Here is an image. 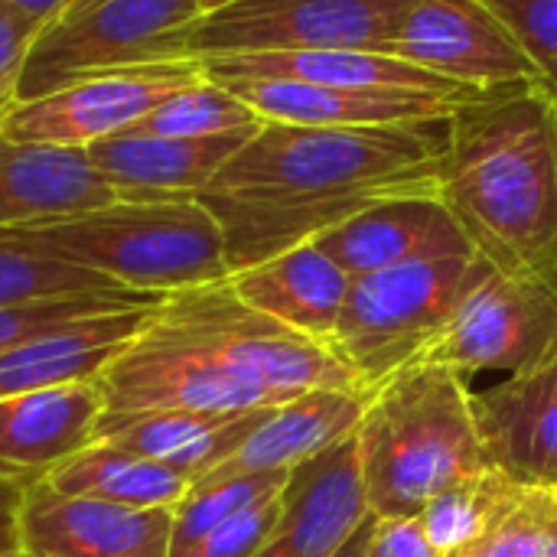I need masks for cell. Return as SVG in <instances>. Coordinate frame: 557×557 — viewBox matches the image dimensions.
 Masks as SVG:
<instances>
[{
  "label": "cell",
  "mask_w": 557,
  "mask_h": 557,
  "mask_svg": "<svg viewBox=\"0 0 557 557\" xmlns=\"http://www.w3.org/2000/svg\"><path fill=\"white\" fill-rule=\"evenodd\" d=\"M444 147L447 121L385 127L264 121L196 199L215 215L235 274L379 202L441 196Z\"/></svg>",
  "instance_id": "cell-1"
},
{
  "label": "cell",
  "mask_w": 557,
  "mask_h": 557,
  "mask_svg": "<svg viewBox=\"0 0 557 557\" xmlns=\"http://www.w3.org/2000/svg\"><path fill=\"white\" fill-rule=\"evenodd\" d=\"M441 199L496 271L557 284V98L545 82L490 88L447 117Z\"/></svg>",
  "instance_id": "cell-2"
},
{
  "label": "cell",
  "mask_w": 557,
  "mask_h": 557,
  "mask_svg": "<svg viewBox=\"0 0 557 557\" xmlns=\"http://www.w3.org/2000/svg\"><path fill=\"white\" fill-rule=\"evenodd\" d=\"M372 516H421L444 490L490 470L463 375L408 362L369 392L356 431Z\"/></svg>",
  "instance_id": "cell-3"
},
{
  "label": "cell",
  "mask_w": 557,
  "mask_h": 557,
  "mask_svg": "<svg viewBox=\"0 0 557 557\" xmlns=\"http://www.w3.org/2000/svg\"><path fill=\"white\" fill-rule=\"evenodd\" d=\"M23 232L62 261L137 294L166 297L232 277L222 228L196 196L114 199Z\"/></svg>",
  "instance_id": "cell-4"
},
{
  "label": "cell",
  "mask_w": 557,
  "mask_h": 557,
  "mask_svg": "<svg viewBox=\"0 0 557 557\" xmlns=\"http://www.w3.org/2000/svg\"><path fill=\"white\" fill-rule=\"evenodd\" d=\"M490 268L480 255H457L352 277L330 349L372 392L418 359Z\"/></svg>",
  "instance_id": "cell-5"
},
{
  "label": "cell",
  "mask_w": 557,
  "mask_h": 557,
  "mask_svg": "<svg viewBox=\"0 0 557 557\" xmlns=\"http://www.w3.org/2000/svg\"><path fill=\"white\" fill-rule=\"evenodd\" d=\"M199 16V0H95L69 10L36 36L20 101L98 72L193 59L189 33Z\"/></svg>",
  "instance_id": "cell-6"
},
{
  "label": "cell",
  "mask_w": 557,
  "mask_h": 557,
  "mask_svg": "<svg viewBox=\"0 0 557 557\" xmlns=\"http://www.w3.org/2000/svg\"><path fill=\"white\" fill-rule=\"evenodd\" d=\"M555 352L557 284L490 268L414 362L450 369L470 382L476 372L493 369L529 372Z\"/></svg>",
  "instance_id": "cell-7"
},
{
  "label": "cell",
  "mask_w": 557,
  "mask_h": 557,
  "mask_svg": "<svg viewBox=\"0 0 557 557\" xmlns=\"http://www.w3.org/2000/svg\"><path fill=\"white\" fill-rule=\"evenodd\" d=\"M405 7L408 0H235L199 16L189 33V55L202 62L297 49L388 52Z\"/></svg>",
  "instance_id": "cell-8"
},
{
  "label": "cell",
  "mask_w": 557,
  "mask_h": 557,
  "mask_svg": "<svg viewBox=\"0 0 557 557\" xmlns=\"http://www.w3.org/2000/svg\"><path fill=\"white\" fill-rule=\"evenodd\" d=\"M206 78L199 59L150 62L65 82L39 98L16 101L0 131L13 140L85 150L137 127L160 101Z\"/></svg>",
  "instance_id": "cell-9"
},
{
  "label": "cell",
  "mask_w": 557,
  "mask_h": 557,
  "mask_svg": "<svg viewBox=\"0 0 557 557\" xmlns=\"http://www.w3.org/2000/svg\"><path fill=\"white\" fill-rule=\"evenodd\" d=\"M388 52L480 91L542 82L519 39L483 0H408Z\"/></svg>",
  "instance_id": "cell-10"
},
{
  "label": "cell",
  "mask_w": 557,
  "mask_h": 557,
  "mask_svg": "<svg viewBox=\"0 0 557 557\" xmlns=\"http://www.w3.org/2000/svg\"><path fill=\"white\" fill-rule=\"evenodd\" d=\"M173 512L65 496L39 480L20 499V548L26 557H170Z\"/></svg>",
  "instance_id": "cell-11"
},
{
  "label": "cell",
  "mask_w": 557,
  "mask_h": 557,
  "mask_svg": "<svg viewBox=\"0 0 557 557\" xmlns=\"http://www.w3.org/2000/svg\"><path fill=\"white\" fill-rule=\"evenodd\" d=\"M372 519L359 437L290 470L284 512L255 557H336Z\"/></svg>",
  "instance_id": "cell-12"
},
{
  "label": "cell",
  "mask_w": 557,
  "mask_h": 557,
  "mask_svg": "<svg viewBox=\"0 0 557 557\" xmlns=\"http://www.w3.org/2000/svg\"><path fill=\"white\" fill-rule=\"evenodd\" d=\"M104 418L98 379L0 398V480L26 490L95 444Z\"/></svg>",
  "instance_id": "cell-13"
},
{
  "label": "cell",
  "mask_w": 557,
  "mask_h": 557,
  "mask_svg": "<svg viewBox=\"0 0 557 557\" xmlns=\"http://www.w3.org/2000/svg\"><path fill=\"white\" fill-rule=\"evenodd\" d=\"M473 414L490 467L525 490H557V352L473 392Z\"/></svg>",
  "instance_id": "cell-14"
},
{
  "label": "cell",
  "mask_w": 557,
  "mask_h": 557,
  "mask_svg": "<svg viewBox=\"0 0 557 557\" xmlns=\"http://www.w3.org/2000/svg\"><path fill=\"white\" fill-rule=\"evenodd\" d=\"M313 245L330 255L349 277L411 261L476 255L467 232L437 193L379 202L323 232L320 238H313Z\"/></svg>",
  "instance_id": "cell-15"
},
{
  "label": "cell",
  "mask_w": 557,
  "mask_h": 557,
  "mask_svg": "<svg viewBox=\"0 0 557 557\" xmlns=\"http://www.w3.org/2000/svg\"><path fill=\"white\" fill-rule=\"evenodd\" d=\"M202 69L215 82L235 78H294L330 88L352 91H392V95H424L447 98L457 104L483 95L480 88H467L454 78L418 69L388 52L366 49H297V52H245V55H219L202 59Z\"/></svg>",
  "instance_id": "cell-16"
},
{
  "label": "cell",
  "mask_w": 557,
  "mask_h": 557,
  "mask_svg": "<svg viewBox=\"0 0 557 557\" xmlns=\"http://www.w3.org/2000/svg\"><path fill=\"white\" fill-rule=\"evenodd\" d=\"M366 401H369V392L320 388L287 405H277L228 454V460H222L215 470H209L196 483H225L238 476L297 470L310 463L313 457L333 450L336 444L349 441L362 424Z\"/></svg>",
  "instance_id": "cell-17"
},
{
  "label": "cell",
  "mask_w": 557,
  "mask_h": 557,
  "mask_svg": "<svg viewBox=\"0 0 557 557\" xmlns=\"http://www.w3.org/2000/svg\"><path fill=\"white\" fill-rule=\"evenodd\" d=\"M255 131L258 127L219 137H157L124 131L85 147V153L117 199L199 196Z\"/></svg>",
  "instance_id": "cell-18"
},
{
  "label": "cell",
  "mask_w": 557,
  "mask_h": 557,
  "mask_svg": "<svg viewBox=\"0 0 557 557\" xmlns=\"http://www.w3.org/2000/svg\"><path fill=\"white\" fill-rule=\"evenodd\" d=\"M228 85L261 121L304 127H385L447 121L460 104L424 95L352 91L294 78H235Z\"/></svg>",
  "instance_id": "cell-19"
},
{
  "label": "cell",
  "mask_w": 557,
  "mask_h": 557,
  "mask_svg": "<svg viewBox=\"0 0 557 557\" xmlns=\"http://www.w3.org/2000/svg\"><path fill=\"white\" fill-rule=\"evenodd\" d=\"M157 300L127 304L98 310L78 320H69L49 333H39L13 349L0 352V398L98 379V372L131 343V336L144 326Z\"/></svg>",
  "instance_id": "cell-20"
},
{
  "label": "cell",
  "mask_w": 557,
  "mask_h": 557,
  "mask_svg": "<svg viewBox=\"0 0 557 557\" xmlns=\"http://www.w3.org/2000/svg\"><path fill=\"white\" fill-rule=\"evenodd\" d=\"M85 150L13 140L0 131V228H23L114 202Z\"/></svg>",
  "instance_id": "cell-21"
},
{
  "label": "cell",
  "mask_w": 557,
  "mask_h": 557,
  "mask_svg": "<svg viewBox=\"0 0 557 557\" xmlns=\"http://www.w3.org/2000/svg\"><path fill=\"white\" fill-rule=\"evenodd\" d=\"M228 284L258 313L330 346L352 277L313 242H307L235 271Z\"/></svg>",
  "instance_id": "cell-22"
},
{
  "label": "cell",
  "mask_w": 557,
  "mask_h": 557,
  "mask_svg": "<svg viewBox=\"0 0 557 557\" xmlns=\"http://www.w3.org/2000/svg\"><path fill=\"white\" fill-rule=\"evenodd\" d=\"M271 408L235 411V414H206V411H137L121 418H101V444L121 447L127 454L157 460L189 483L215 470L228 454L264 421Z\"/></svg>",
  "instance_id": "cell-23"
},
{
  "label": "cell",
  "mask_w": 557,
  "mask_h": 557,
  "mask_svg": "<svg viewBox=\"0 0 557 557\" xmlns=\"http://www.w3.org/2000/svg\"><path fill=\"white\" fill-rule=\"evenodd\" d=\"M46 483L65 496H85L131 509H176L193 486L183 473L101 441L55 467Z\"/></svg>",
  "instance_id": "cell-24"
},
{
  "label": "cell",
  "mask_w": 557,
  "mask_h": 557,
  "mask_svg": "<svg viewBox=\"0 0 557 557\" xmlns=\"http://www.w3.org/2000/svg\"><path fill=\"white\" fill-rule=\"evenodd\" d=\"M525 486L512 483L496 467L444 490L418 516L434 552L441 557H463L476 548L522 499Z\"/></svg>",
  "instance_id": "cell-25"
},
{
  "label": "cell",
  "mask_w": 557,
  "mask_h": 557,
  "mask_svg": "<svg viewBox=\"0 0 557 557\" xmlns=\"http://www.w3.org/2000/svg\"><path fill=\"white\" fill-rule=\"evenodd\" d=\"M117 290L124 287L95 271L62 261L59 255L36 245L23 228H0V307Z\"/></svg>",
  "instance_id": "cell-26"
},
{
  "label": "cell",
  "mask_w": 557,
  "mask_h": 557,
  "mask_svg": "<svg viewBox=\"0 0 557 557\" xmlns=\"http://www.w3.org/2000/svg\"><path fill=\"white\" fill-rule=\"evenodd\" d=\"M261 124L264 121L228 85L206 75L196 85H186L166 101H160L131 131L157 134V137H219V134L251 131Z\"/></svg>",
  "instance_id": "cell-27"
},
{
  "label": "cell",
  "mask_w": 557,
  "mask_h": 557,
  "mask_svg": "<svg viewBox=\"0 0 557 557\" xmlns=\"http://www.w3.org/2000/svg\"><path fill=\"white\" fill-rule=\"evenodd\" d=\"M290 483V470L284 473H258V476H238L225 483H196L189 486L186 499L173 512V555L199 542L206 532L232 519L235 512L284 493ZM170 555V557H173Z\"/></svg>",
  "instance_id": "cell-28"
},
{
  "label": "cell",
  "mask_w": 557,
  "mask_h": 557,
  "mask_svg": "<svg viewBox=\"0 0 557 557\" xmlns=\"http://www.w3.org/2000/svg\"><path fill=\"white\" fill-rule=\"evenodd\" d=\"M463 557H557L555 490H525L519 506Z\"/></svg>",
  "instance_id": "cell-29"
},
{
  "label": "cell",
  "mask_w": 557,
  "mask_h": 557,
  "mask_svg": "<svg viewBox=\"0 0 557 557\" xmlns=\"http://www.w3.org/2000/svg\"><path fill=\"white\" fill-rule=\"evenodd\" d=\"M160 300L153 294H134V290H117V294H75V297H52V300H36V304H16V307H0V352L13 349L39 333H49L69 320L111 310V307H127V304H147Z\"/></svg>",
  "instance_id": "cell-30"
},
{
  "label": "cell",
  "mask_w": 557,
  "mask_h": 557,
  "mask_svg": "<svg viewBox=\"0 0 557 557\" xmlns=\"http://www.w3.org/2000/svg\"><path fill=\"white\" fill-rule=\"evenodd\" d=\"M281 512H284V493L268 496L235 512L232 519H225L222 525H215L199 542H193L189 548L176 552L173 557H255L274 535Z\"/></svg>",
  "instance_id": "cell-31"
},
{
  "label": "cell",
  "mask_w": 557,
  "mask_h": 557,
  "mask_svg": "<svg viewBox=\"0 0 557 557\" xmlns=\"http://www.w3.org/2000/svg\"><path fill=\"white\" fill-rule=\"evenodd\" d=\"M519 39L557 98V0H483Z\"/></svg>",
  "instance_id": "cell-32"
},
{
  "label": "cell",
  "mask_w": 557,
  "mask_h": 557,
  "mask_svg": "<svg viewBox=\"0 0 557 557\" xmlns=\"http://www.w3.org/2000/svg\"><path fill=\"white\" fill-rule=\"evenodd\" d=\"M42 26L20 13L10 0H0V124L20 101V78L29 59V49Z\"/></svg>",
  "instance_id": "cell-33"
},
{
  "label": "cell",
  "mask_w": 557,
  "mask_h": 557,
  "mask_svg": "<svg viewBox=\"0 0 557 557\" xmlns=\"http://www.w3.org/2000/svg\"><path fill=\"white\" fill-rule=\"evenodd\" d=\"M366 557H441L434 552L424 525L418 516H398V519H379L369 522Z\"/></svg>",
  "instance_id": "cell-34"
},
{
  "label": "cell",
  "mask_w": 557,
  "mask_h": 557,
  "mask_svg": "<svg viewBox=\"0 0 557 557\" xmlns=\"http://www.w3.org/2000/svg\"><path fill=\"white\" fill-rule=\"evenodd\" d=\"M20 499L23 490L0 480V552H20Z\"/></svg>",
  "instance_id": "cell-35"
},
{
  "label": "cell",
  "mask_w": 557,
  "mask_h": 557,
  "mask_svg": "<svg viewBox=\"0 0 557 557\" xmlns=\"http://www.w3.org/2000/svg\"><path fill=\"white\" fill-rule=\"evenodd\" d=\"M20 13H26L29 20H36L39 26H49L55 16H62L65 13V7L72 3V0H10Z\"/></svg>",
  "instance_id": "cell-36"
},
{
  "label": "cell",
  "mask_w": 557,
  "mask_h": 557,
  "mask_svg": "<svg viewBox=\"0 0 557 557\" xmlns=\"http://www.w3.org/2000/svg\"><path fill=\"white\" fill-rule=\"evenodd\" d=\"M369 522H372V519H369ZM369 522H366V525H362V529L356 532V539H352V542H349V545H346V548H343V552H339V555H336V557H366V539H369Z\"/></svg>",
  "instance_id": "cell-37"
},
{
  "label": "cell",
  "mask_w": 557,
  "mask_h": 557,
  "mask_svg": "<svg viewBox=\"0 0 557 557\" xmlns=\"http://www.w3.org/2000/svg\"><path fill=\"white\" fill-rule=\"evenodd\" d=\"M228 3H235V0H199L202 16H206V13H215V10H222V7H228Z\"/></svg>",
  "instance_id": "cell-38"
},
{
  "label": "cell",
  "mask_w": 557,
  "mask_h": 557,
  "mask_svg": "<svg viewBox=\"0 0 557 557\" xmlns=\"http://www.w3.org/2000/svg\"><path fill=\"white\" fill-rule=\"evenodd\" d=\"M88 3H95V0H72V3L65 7V13H69V10H78V7H88ZM55 20H59V16H55Z\"/></svg>",
  "instance_id": "cell-39"
},
{
  "label": "cell",
  "mask_w": 557,
  "mask_h": 557,
  "mask_svg": "<svg viewBox=\"0 0 557 557\" xmlns=\"http://www.w3.org/2000/svg\"><path fill=\"white\" fill-rule=\"evenodd\" d=\"M0 557H26V555H23V548H20V552H0Z\"/></svg>",
  "instance_id": "cell-40"
},
{
  "label": "cell",
  "mask_w": 557,
  "mask_h": 557,
  "mask_svg": "<svg viewBox=\"0 0 557 557\" xmlns=\"http://www.w3.org/2000/svg\"><path fill=\"white\" fill-rule=\"evenodd\" d=\"M555 496H557V490H555Z\"/></svg>",
  "instance_id": "cell-41"
}]
</instances>
